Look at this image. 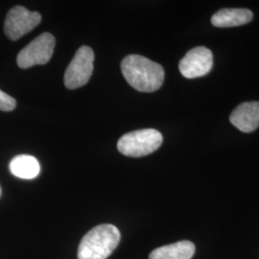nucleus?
<instances>
[{
  "instance_id": "5",
  "label": "nucleus",
  "mask_w": 259,
  "mask_h": 259,
  "mask_svg": "<svg viewBox=\"0 0 259 259\" xmlns=\"http://www.w3.org/2000/svg\"><path fill=\"white\" fill-rule=\"evenodd\" d=\"M94 53L89 47L78 49L65 73V85L69 90H76L88 83L93 71Z\"/></svg>"
},
{
  "instance_id": "3",
  "label": "nucleus",
  "mask_w": 259,
  "mask_h": 259,
  "mask_svg": "<svg viewBox=\"0 0 259 259\" xmlns=\"http://www.w3.org/2000/svg\"><path fill=\"white\" fill-rule=\"evenodd\" d=\"M162 141V135L157 130H138L124 135L118 140L117 149L127 157H144L159 148Z\"/></svg>"
},
{
  "instance_id": "1",
  "label": "nucleus",
  "mask_w": 259,
  "mask_h": 259,
  "mask_svg": "<svg viewBox=\"0 0 259 259\" xmlns=\"http://www.w3.org/2000/svg\"><path fill=\"white\" fill-rule=\"evenodd\" d=\"M121 70L130 85L142 93L156 92L164 81L163 67L143 56H127L121 63Z\"/></svg>"
},
{
  "instance_id": "8",
  "label": "nucleus",
  "mask_w": 259,
  "mask_h": 259,
  "mask_svg": "<svg viewBox=\"0 0 259 259\" xmlns=\"http://www.w3.org/2000/svg\"><path fill=\"white\" fill-rule=\"evenodd\" d=\"M230 120L243 133H251L259 127V102L242 103L234 109Z\"/></svg>"
},
{
  "instance_id": "2",
  "label": "nucleus",
  "mask_w": 259,
  "mask_h": 259,
  "mask_svg": "<svg viewBox=\"0 0 259 259\" xmlns=\"http://www.w3.org/2000/svg\"><path fill=\"white\" fill-rule=\"evenodd\" d=\"M120 238V232L113 225L97 226L83 236L78 259H107L118 246Z\"/></svg>"
},
{
  "instance_id": "7",
  "label": "nucleus",
  "mask_w": 259,
  "mask_h": 259,
  "mask_svg": "<svg viewBox=\"0 0 259 259\" xmlns=\"http://www.w3.org/2000/svg\"><path fill=\"white\" fill-rule=\"evenodd\" d=\"M212 66V52L206 47H198L185 54L180 62L179 68L184 77L194 79L209 73Z\"/></svg>"
},
{
  "instance_id": "6",
  "label": "nucleus",
  "mask_w": 259,
  "mask_h": 259,
  "mask_svg": "<svg viewBox=\"0 0 259 259\" xmlns=\"http://www.w3.org/2000/svg\"><path fill=\"white\" fill-rule=\"evenodd\" d=\"M41 21L37 12H31L22 6H16L10 10L4 23V31L12 40H17L32 30Z\"/></svg>"
},
{
  "instance_id": "10",
  "label": "nucleus",
  "mask_w": 259,
  "mask_h": 259,
  "mask_svg": "<svg viewBox=\"0 0 259 259\" xmlns=\"http://www.w3.org/2000/svg\"><path fill=\"white\" fill-rule=\"evenodd\" d=\"M195 253V245L190 241H180L153 250L149 259H191Z\"/></svg>"
},
{
  "instance_id": "4",
  "label": "nucleus",
  "mask_w": 259,
  "mask_h": 259,
  "mask_svg": "<svg viewBox=\"0 0 259 259\" xmlns=\"http://www.w3.org/2000/svg\"><path fill=\"white\" fill-rule=\"evenodd\" d=\"M55 42V37L50 33L39 35L19 52L18 65L22 69H27L34 65H46L53 55Z\"/></svg>"
},
{
  "instance_id": "12",
  "label": "nucleus",
  "mask_w": 259,
  "mask_h": 259,
  "mask_svg": "<svg viewBox=\"0 0 259 259\" xmlns=\"http://www.w3.org/2000/svg\"><path fill=\"white\" fill-rule=\"evenodd\" d=\"M17 106L16 100L8 95L7 93H3L0 90V111H13Z\"/></svg>"
},
{
  "instance_id": "11",
  "label": "nucleus",
  "mask_w": 259,
  "mask_h": 259,
  "mask_svg": "<svg viewBox=\"0 0 259 259\" xmlns=\"http://www.w3.org/2000/svg\"><path fill=\"white\" fill-rule=\"evenodd\" d=\"M10 170L14 176L23 180H32L39 174L40 166L36 157L20 155L12 159Z\"/></svg>"
},
{
  "instance_id": "9",
  "label": "nucleus",
  "mask_w": 259,
  "mask_h": 259,
  "mask_svg": "<svg viewBox=\"0 0 259 259\" xmlns=\"http://www.w3.org/2000/svg\"><path fill=\"white\" fill-rule=\"evenodd\" d=\"M252 13L248 9L226 8L215 13L211 18V23L215 27H236L247 24L252 19Z\"/></svg>"
}]
</instances>
